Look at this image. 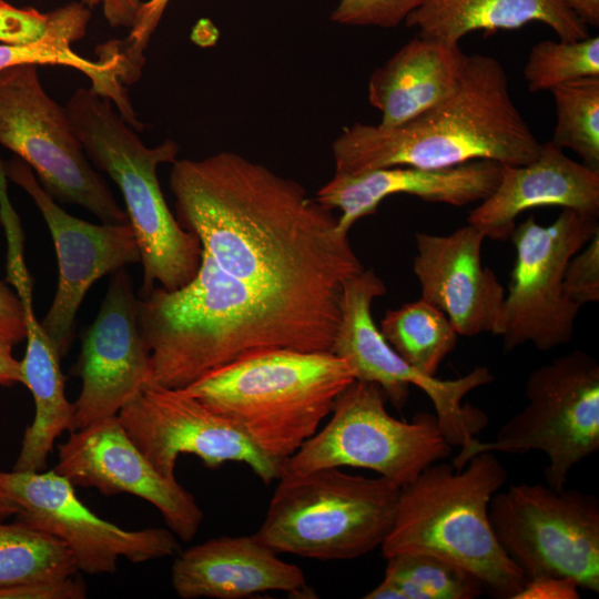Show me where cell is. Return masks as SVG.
<instances>
[{"label":"cell","instance_id":"6","mask_svg":"<svg viewBox=\"0 0 599 599\" xmlns=\"http://www.w3.org/2000/svg\"><path fill=\"white\" fill-rule=\"evenodd\" d=\"M64 106L89 161L123 195L143 266L136 296H145L156 283L165 291L187 284L199 270L202 246L173 216L158 179L159 165L172 164L179 145L170 139L145 145L113 102L91 88H78Z\"/></svg>","mask_w":599,"mask_h":599},{"label":"cell","instance_id":"34","mask_svg":"<svg viewBox=\"0 0 599 599\" xmlns=\"http://www.w3.org/2000/svg\"><path fill=\"white\" fill-rule=\"evenodd\" d=\"M50 12L33 8L18 9L0 0V43H28L40 39L48 30Z\"/></svg>","mask_w":599,"mask_h":599},{"label":"cell","instance_id":"29","mask_svg":"<svg viewBox=\"0 0 599 599\" xmlns=\"http://www.w3.org/2000/svg\"><path fill=\"white\" fill-rule=\"evenodd\" d=\"M556 125L550 141L576 153L581 163L599 173V77H588L551 90Z\"/></svg>","mask_w":599,"mask_h":599},{"label":"cell","instance_id":"27","mask_svg":"<svg viewBox=\"0 0 599 599\" xmlns=\"http://www.w3.org/2000/svg\"><path fill=\"white\" fill-rule=\"evenodd\" d=\"M379 331L406 363L427 376H436L458 338L447 316L422 297L388 309Z\"/></svg>","mask_w":599,"mask_h":599},{"label":"cell","instance_id":"32","mask_svg":"<svg viewBox=\"0 0 599 599\" xmlns=\"http://www.w3.org/2000/svg\"><path fill=\"white\" fill-rule=\"evenodd\" d=\"M425 0H339L332 20L354 27L393 28L405 22Z\"/></svg>","mask_w":599,"mask_h":599},{"label":"cell","instance_id":"12","mask_svg":"<svg viewBox=\"0 0 599 599\" xmlns=\"http://www.w3.org/2000/svg\"><path fill=\"white\" fill-rule=\"evenodd\" d=\"M386 286L373 270H363L349 277L341 294V317L331 352L343 358L355 379L377 384L392 405L402 409L409 396V386L420 388L430 399L445 438L451 446L463 447L487 425L484 412L464 397L487 385L494 376L486 366H478L456 379L427 376L406 363L386 342L372 316L375 298Z\"/></svg>","mask_w":599,"mask_h":599},{"label":"cell","instance_id":"15","mask_svg":"<svg viewBox=\"0 0 599 599\" xmlns=\"http://www.w3.org/2000/svg\"><path fill=\"white\" fill-rule=\"evenodd\" d=\"M129 436L166 478L176 479L180 455H194L215 469L242 463L265 484L278 479L284 463L261 451L225 415L182 388L150 385L118 414Z\"/></svg>","mask_w":599,"mask_h":599},{"label":"cell","instance_id":"26","mask_svg":"<svg viewBox=\"0 0 599 599\" xmlns=\"http://www.w3.org/2000/svg\"><path fill=\"white\" fill-rule=\"evenodd\" d=\"M386 559L384 579L365 599H474L485 591L474 573L436 556L405 552Z\"/></svg>","mask_w":599,"mask_h":599},{"label":"cell","instance_id":"23","mask_svg":"<svg viewBox=\"0 0 599 599\" xmlns=\"http://www.w3.org/2000/svg\"><path fill=\"white\" fill-rule=\"evenodd\" d=\"M467 54L459 44L417 35L405 43L368 81V100L382 128H395L429 109L455 88Z\"/></svg>","mask_w":599,"mask_h":599},{"label":"cell","instance_id":"10","mask_svg":"<svg viewBox=\"0 0 599 599\" xmlns=\"http://www.w3.org/2000/svg\"><path fill=\"white\" fill-rule=\"evenodd\" d=\"M38 67L0 70V144L32 169L55 201L81 205L102 223H129L89 161L65 106L44 90Z\"/></svg>","mask_w":599,"mask_h":599},{"label":"cell","instance_id":"18","mask_svg":"<svg viewBox=\"0 0 599 599\" xmlns=\"http://www.w3.org/2000/svg\"><path fill=\"white\" fill-rule=\"evenodd\" d=\"M136 300L126 270L113 272L98 316L82 336L74 370L82 385L73 403V430L116 416L151 385L150 353L138 326Z\"/></svg>","mask_w":599,"mask_h":599},{"label":"cell","instance_id":"13","mask_svg":"<svg viewBox=\"0 0 599 599\" xmlns=\"http://www.w3.org/2000/svg\"><path fill=\"white\" fill-rule=\"evenodd\" d=\"M598 232V216L569 209L549 225L531 214L515 226L516 260L498 332L506 351L527 343L549 351L571 341L580 306L565 292V271Z\"/></svg>","mask_w":599,"mask_h":599},{"label":"cell","instance_id":"16","mask_svg":"<svg viewBox=\"0 0 599 599\" xmlns=\"http://www.w3.org/2000/svg\"><path fill=\"white\" fill-rule=\"evenodd\" d=\"M4 171L32 197L54 243L59 280L41 325L62 358L73 343L77 314L91 285L128 264L141 262L139 245L130 223L93 224L65 212L20 158L4 163Z\"/></svg>","mask_w":599,"mask_h":599},{"label":"cell","instance_id":"17","mask_svg":"<svg viewBox=\"0 0 599 599\" xmlns=\"http://www.w3.org/2000/svg\"><path fill=\"white\" fill-rule=\"evenodd\" d=\"M53 470L74 487L94 488L104 496L129 494L150 502L182 541H191L203 522L194 496L153 466L118 415L72 430L58 446Z\"/></svg>","mask_w":599,"mask_h":599},{"label":"cell","instance_id":"31","mask_svg":"<svg viewBox=\"0 0 599 599\" xmlns=\"http://www.w3.org/2000/svg\"><path fill=\"white\" fill-rule=\"evenodd\" d=\"M170 0H148L142 3L138 19L124 41L111 40L113 50L120 55L123 84H133L141 75L145 62L144 50L155 31Z\"/></svg>","mask_w":599,"mask_h":599},{"label":"cell","instance_id":"35","mask_svg":"<svg viewBox=\"0 0 599 599\" xmlns=\"http://www.w3.org/2000/svg\"><path fill=\"white\" fill-rule=\"evenodd\" d=\"M87 587L73 576L30 581L0 589V599H83Z\"/></svg>","mask_w":599,"mask_h":599},{"label":"cell","instance_id":"21","mask_svg":"<svg viewBox=\"0 0 599 599\" xmlns=\"http://www.w3.org/2000/svg\"><path fill=\"white\" fill-rule=\"evenodd\" d=\"M171 583L182 599H243L267 591L314 595L302 569L254 534L212 538L181 551L172 564Z\"/></svg>","mask_w":599,"mask_h":599},{"label":"cell","instance_id":"40","mask_svg":"<svg viewBox=\"0 0 599 599\" xmlns=\"http://www.w3.org/2000/svg\"><path fill=\"white\" fill-rule=\"evenodd\" d=\"M587 27L599 26V0H560Z\"/></svg>","mask_w":599,"mask_h":599},{"label":"cell","instance_id":"5","mask_svg":"<svg viewBox=\"0 0 599 599\" xmlns=\"http://www.w3.org/2000/svg\"><path fill=\"white\" fill-rule=\"evenodd\" d=\"M354 380L348 364L332 352L267 348L182 389L232 419L261 451L284 463L318 430Z\"/></svg>","mask_w":599,"mask_h":599},{"label":"cell","instance_id":"19","mask_svg":"<svg viewBox=\"0 0 599 599\" xmlns=\"http://www.w3.org/2000/svg\"><path fill=\"white\" fill-rule=\"evenodd\" d=\"M486 237L468 224L448 235L415 234L413 272L422 298L439 308L458 336L498 335L505 288L483 265Z\"/></svg>","mask_w":599,"mask_h":599},{"label":"cell","instance_id":"9","mask_svg":"<svg viewBox=\"0 0 599 599\" xmlns=\"http://www.w3.org/2000/svg\"><path fill=\"white\" fill-rule=\"evenodd\" d=\"M386 400L377 384L355 379L336 398L327 423L284 461L282 474L355 467L403 488L451 453L435 414L399 420Z\"/></svg>","mask_w":599,"mask_h":599},{"label":"cell","instance_id":"33","mask_svg":"<svg viewBox=\"0 0 599 599\" xmlns=\"http://www.w3.org/2000/svg\"><path fill=\"white\" fill-rule=\"evenodd\" d=\"M564 288L580 307L599 301V232L569 260Z\"/></svg>","mask_w":599,"mask_h":599},{"label":"cell","instance_id":"30","mask_svg":"<svg viewBox=\"0 0 599 599\" xmlns=\"http://www.w3.org/2000/svg\"><path fill=\"white\" fill-rule=\"evenodd\" d=\"M530 92L554 88L588 77H599V38L536 43L524 67Z\"/></svg>","mask_w":599,"mask_h":599},{"label":"cell","instance_id":"24","mask_svg":"<svg viewBox=\"0 0 599 599\" xmlns=\"http://www.w3.org/2000/svg\"><path fill=\"white\" fill-rule=\"evenodd\" d=\"M534 21L548 26L560 40L589 37L588 27L560 0H425L405 24L419 37L458 44L473 31L512 30Z\"/></svg>","mask_w":599,"mask_h":599},{"label":"cell","instance_id":"14","mask_svg":"<svg viewBox=\"0 0 599 599\" xmlns=\"http://www.w3.org/2000/svg\"><path fill=\"white\" fill-rule=\"evenodd\" d=\"M0 486L18 506L17 519L59 539L78 571L111 573L124 558L141 564L177 554L176 536L166 528L126 530L102 519L77 496L75 487L53 469L1 471Z\"/></svg>","mask_w":599,"mask_h":599},{"label":"cell","instance_id":"38","mask_svg":"<svg viewBox=\"0 0 599 599\" xmlns=\"http://www.w3.org/2000/svg\"><path fill=\"white\" fill-rule=\"evenodd\" d=\"M578 586L568 579L539 577L529 579L519 598L564 597L578 598Z\"/></svg>","mask_w":599,"mask_h":599},{"label":"cell","instance_id":"8","mask_svg":"<svg viewBox=\"0 0 599 599\" xmlns=\"http://www.w3.org/2000/svg\"><path fill=\"white\" fill-rule=\"evenodd\" d=\"M525 395V408L501 426L494 440L474 438L460 447L451 465L461 469L485 451L540 450L548 458L546 483L560 490L572 467L599 448V365L582 351L557 357L529 374Z\"/></svg>","mask_w":599,"mask_h":599},{"label":"cell","instance_id":"7","mask_svg":"<svg viewBox=\"0 0 599 599\" xmlns=\"http://www.w3.org/2000/svg\"><path fill=\"white\" fill-rule=\"evenodd\" d=\"M402 487L337 467L283 473L255 537L275 552L351 560L380 547Z\"/></svg>","mask_w":599,"mask_h":599},{"label":"cell","instance_id":"28","mask_svg":"<svg viewBox=\"0 0 599 599\" xmlns=\"http://www.w3.org/2000/svg\"><path fill=\"white\" fill-rule=\"evenodd\" d=\"M77 572L73 556L59 539L18 519L6 524L0 518V589Z\"/></svg>","mask_w":599,"mask_h":599},{"label":"cell","instance_id":"25","mask_svg":"<svg viewBox=\"0 0 599 599\" xmlns=\"http://www.w3.org/2000/svg\"><path fill=\"white\" fill-rule=\"evenodd\" d=\"M90 9L72 2L50 12L47 32L28 43H0V70L17 64H51L73 68L87 75L91 89L113 102L122 118L135 130L144 125L138 120L128 91L121 81L123 68L120 58L102 53L98 60L81 57L72 43L85 35Z\"/></svg>","mask_w":599,"mask_h":599},{"label":"cell","instance_id":"20","mask_svg":"<svg viewBox=\"0 0 599 599\" xmlns=\"http://www.w3.org/2000/svg\"><path fill=\"white\" fill-rule=\"evenodd\" d=\"M501 169L498 162L476 160L440 169L399 165L354 174L335 172L315 200L332 211L339 210L338 227L348 233L359 219L375 213L383 200L395 194L454 206L481 202L496 189Z\"/></svg>","mask_w":599,"mask_h":599},{"label":"cell","instance_id":"2","mask_svg":"<svg viewBox=\"0 0 599 599\" xmlns=\"http://www.w3.org/2000/svg\"><path fill=\"white\" fill-rule=\"evenodd\" d=\"M339 317L254 288L204 252L187 284L175 291L155 286L136 300L151 385L175 389L260 349L331 352Z\"/></svg>","mask_w":599,"mask_h":599},{"label":"cell","instance_id":"22","mask_svg":"<svg viewBox=\"0 0 599 599\" xmlns=\"http://www.w3.org/2000/svg\"><path fill=\"white\" fill-rule=\"evenodd\" d=\"M540 206H559L592 216L599 214V173L568 158L551 142L524 165H502L496 189L469 216L468 224L485 237L510 238L516 219Z\"/></svg>","mask_w":599,"mask_h":599},{"label":"cell","instance_id":"4","mask_svg":"<svg viewBox=\"0 0 599 599\" xmlns=\"http://www.w3.org/2000/svg\"><path fill=\"white\" fill-rule=\"evenodd\" d=\"M506 480L507 470L491 451L461 469L432 464L402 488L383 556H436L474 573L495 597L518 599L528 578L499 544L488 512Z\"/></svg>","mask_w":599,"mask_h":599},{"label":"cell","instance_id":"3","mask_svg":"<svg viewBox=\"0 0 599 599\" xmlns=\"http://www.w3.org/2000/svg\"><path fill=\"white\" fill-rule=\"evenodd\" d=\"M541 144L511 99L501 63L473 54L446 98L395 128H344L332 154L335 172L354 174L399 165L440 169L476 160L524 165L539 155Z\"/></svg>","mask_w":599,"mask_h":599},{"label":"cell","instance_id":"37","mask_svg":"<svg viewBox=\"0 0 599 599\" xmlns=\"http://www.w3.org/2000/svg\"><path fill=\"white\" fill-rule=\"evenodd\" d=\"M91 9L101 6L108 23L114 28H132L142 7L141 0H81Z\"/></svg>","mask_w":599,"mask_h":599},{"label":"cell","instance_id":"39","mask_svg":"<svg viewBox=\"0 0 599 599\" xmlns=\"http://www.w3.org/2000/svg\"><path fill=\"white\" fill-rule=\"evenodd\" d=\"M13 342L0 334V385L21 383V362L12 354Z\"/></svg>","mask_w":599,"mask_h":599},{"label":"cell","instance_id":"1","mask_svg":"<svg viewBox=\"0 0 599 599\" xmlns=\"http://www.w3.org/2000/svg\"><path fill=\"white\" fill-rule=\"evenodd\" d=\"M176 220L225 273L263 292L341 312L364 270L332 210L296 181L234 152L176 159Z\"/></svg>","mask_w":599,"mask_h":599},{"label":"cell","instance_id":"41","mask_svg":"<svg viewBox=\"0 0 599 599\" xmlns=\"http://www.w3.org/2000/svg\"><path fill=\"white\" fill-rule=\"evenodd\" d=\"M19 512L18 506L9 498L7 493L0 486V518L17 516Z\"/></svg>","mask_w":599,"mask_h":599},{"label":"cell","instance_id":"11","mask_svg":"<svg viewBox=\"0 0 599 599\" xmlns=\"http://www.w3.org/2000/svg\"><path fill=\"white\" fill-rule=\"evenodd\" d=\"M489 520L529 579L554 577L599 592V499L577 489L521 483L497 491Z\"/></svg>","mask_w":599,"mask_h":599},{"label":"cell","instance_id":"36","mask_svg":"<svg viewBox=\"0 0 599 599\" xmlns=\"http://www.w3.org/2000/svg\"><path fill=\"white\" fill-rule=\"evenodd\" d=\"M0 334L18 344L26 339V321L21 301L6 282L0 281Z\"/></svg>","mask_w":599,"mask_h":599}]
</instances>
